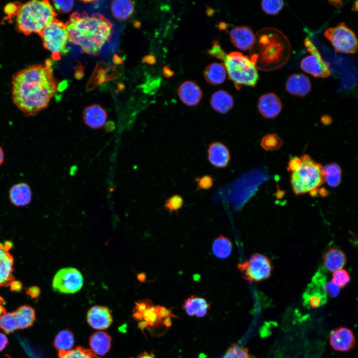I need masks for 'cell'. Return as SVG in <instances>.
<instances>
[{
  "label": "cell",
  "instance_id": "obj_43",
  "mask_svg": "<svg viewBox=\"0 0 358 358\" xmlns=\"http://www.w3.org/2000/svg\"><path fill=\"white\" fill-rule=\"evenodd\" d=\"M324 288L327 296L330 297H337L340 294V288L332 280L326 282Z\"/></svg>",
  "mask_w": 358,
  "mask_h": 358
},
{
  "label": "cell",
  "instance_id": "obj_27",
  "mask_svg": "<svg viewBox=\"0 0 358 358\" xmlns=\"http://www.w3.org/2000/svg\"><path fill=\"white\" fill-rule=\"evenodd\" d=\"M111 337L104 332H97L90 338L89 344L91 351L97 355L104 356L110 350Z\"/></svg>",
  "mask_w": 358,
  "mask_h": 358
},
{
  "label": "cell",
  "instance_id": "obj_53",
  "mask_svg": "<svg viewBox=\"0 0 358 358\" xmlns=\"http://www.w3.org/2000/svg\"><path fill=\"white\" fill-rule=\"evenodd\" d=\"M5 301L4 299L0 296V316L6 312L5 309L4 308Z\"/></svg>",
  "mask_w": 358,
  "mask_h": 358
},
{
  "label": "cell",
  "instance_id": "obj_51",
  "mask_svg": "<svg viewBox=\"0 0 358 358\" xmlns=\"http://www.w3.org/2000/svg\"><path fill=\"white\" fill-rule=\"evenodd\" d=\"M10 288L12 290L19 291L21 290L22 286L21 283L18 281L15 280L10 284Z\"/></svg>",
  "mask_w": 358,
  "mask_h": 358
},
{
  "label": "cell",
  "instance_id": "obj_24",
  "mask_svg": "<svg viewBox=\"0 0 358 358\" xmlns=\"http://www.w3.org/2000/svg\"><path fill=\"white\" fill-rule=\"evenodd\" d=\"M11 202L16 206H24L31 201L32 192L30 186L25 182H20L11 186L9 191Z\"/></svg>",
  "mask_w": 358,
  "mask_h": 358
},
{
  "label": "cell",
  "instance_id": "obj_7",
  "mask_svg": "<svg viewBox=\"0 0 358 358\" xmlns=\"http://www.w3.org/2000/svg\"><path fill=\"white\" fill-rule=\"evenodd\" d=\"M171 311L163 306H154L148 300L136 303L134 316L140 321L139 326L143 329L148 326L155 327L163 324L171 325Z\"/></svg>",
  "mask_w": 358,
  "mask_h": 358
},
{
  "label": "cell",
  "instance_id": "obj_44",
  "mask_svg": "<svg viewBox=\"0 0 358 358\" xmlns=\"http://www.w3.org/2000/svg\"><path fill=\"white\" fill-rule=\"evenodd\" d=\"M210 55L221 60H224L227 54L218 43L215 42L212 48L208 51Z\"/></svg>",
  "mask_w": 358,
  "mask_h": 358
},
{
  "label": "cell",
  "instance_id": "obj_18",
  "mask_svg": "<svg viewBox=\"0 0 358 358\" xmlns=\"http://www.w3.org/2000/svg\"><path fill=\"white\" fill-rule=\"evenodd\" d=\"M88 324L93 328L103 330L108 328L112 323V317L108 308L101 306H94L87 313Z\"/></svg>",
  "mask_w": 358,
  "mask_h": 358
},
{
  "label": "cell",
  "instance_id": "obj_30",
  "mask_svg": "<svg viewBox=\"0 0 358 358\" xmlns=\"http://www.w3.org/2000/svg\"><path fill=\"white\" fill-rule=\"evenodd\" d=\"M112 15L118 20H126L134 12L133 2L128 0H115L111 2Z\"/></svg>",
  "mask_w": 358,
  "mask_h": 358
},
{
  "label": "cell",
  "instance_id": "obj_42",
  "mask_svg": "<svg viewBox=\"0 0 358 358\" xmlns=\"http://www.w3.org/2000/svg\"><path fill=\"white\" fill-rule=\"evenodd\" d=\"M199 189H208L213 184V179L211 176L205 175L200 178H195Z\"/></svg>",
  "mask_w": 358,
  "mask_h": 358
},
{
  "label": "cell",
  "instance_id": "obj_54",
  "mask_svg": "<svg viewBox=\"0 0 358 358\" xmlns=\"http://www.w3.org/2000/svg\"><path fill=\"white\" fill-rule=\"evenodd\" d=\"M321 122L325 125H328L332 122V118L328 115H324L321 117Z\"/></svg>",
  "mask_w": 358,
  "mask_h": 358
},
{
  "label": "cell",
  "instance_id": "obj_37",
  "mask_svg": "<svg viewBox=\"0 0 358 358\" xmlns=\"http://www.w3.org/2000/svg\"><path fill=\"white\" fill-rule=\"evenodd\" d=\"M0 328L6 333H10L17 330L12 312H5L0 316Z\"/></svg>",
  "mask_w": 358,
  "mask_h": 358
},
{
  "label": "cell",
  "instance_id": "obj_55",
  "mask_svg": "<svg viewBox=\"0 0 358 358\" xmlns=\"http://www.w3.org/2000/svg\"><path fill=\"white\" fill-rule=\"evenodd\" d=\"M123 60L119 56L115 55L113 58V62L116 65L120 64L123 63Z\"/></svg>",
  "mask_w": 358,
  "mask_h": 358
},
{
  "label": "cell",
  "instance_id": "obj_1",
  "mask_svg": "<svg viewBox=\"0 0 358 358\" xmlns=\"http://www.w3.org/2000/svg\"><path fill=\"white\" fill-rule=\"evenodd\" d=\"M51 62L28 66L12 77L13 103L26 116H34L49 104L57 90Z\"/></svg>",
  "mask_w": 358,
  "mask_h": 358
},
{
  "label": "cell",
  "instance_id": "obj_25",
  "mask_svg": "<svg viewBox=\"0 0 358 358\" xmlns=\"http://www.w3.org/2000/svg\"><path fill=\"white\" fill-rule=\"evenodd\" d=\"M210 103L214 110L222 114H225L233 108L234 100L228 92L223 90H219L212 94Z\"/></svg>",
  "mask_w": 358,
  "mask_h": 358
},
{
  "label": "cell",
  "instance_id": "obj_11",
  "mask_svg": "<svg viewBox=\"0 0 358 358\" xmlns=\"http://www.w3.org/2000/svg\"><path fill=\"white\" fill-rule=\"evenodd\" d=\"M304 45L310 55L301 60V69L316 78H326L330 76L331 72L329 64L322 58L319 51L311 40L306 39Z\"/></svg>",
  "mask_w": 358,
  "mask_h": 358
},
{
  "label": "cell",
  "instance_id": "obj_35",
  "mask_svg": "<svg viewBox=\"0 0 358 358\" xmlns=\"http://www.w3.org/2000/svg\"><path fill=\"white\" fill-rule=\"evenodd\" d=\"M260 145L265 150L273 151L278 150L281 147L282 140L276 134H268L262 138Z\"/></svg>",
  "mask_w": 358,
  "mask_h": 358
},
{
  "label": "cell",
  "instance_id": "obj_26",
  "mask_svg": "<svg viewBox=\"0 0 358 358\" xmlns=\"http://www.w3.org/2000/svg\"><path fill=\"white\" fill-rule=\"evenodd\" d=\"M209 306L204 298L191 295L184 301L183 308L189 316L203 317L206 315Z\"/></svg>",
  "mask_w": 358,
  "mask_h": 358
},
{
  "label": "cell",
  "instance_id": "obj_47",
  "mask_svg": "<svg viewBox=\"0 0 358 358\" xmlns=\"http://www.w3.org/2000/svg\"><path fill=\"white\" fill-rule=\"evenodd\" d=\"M8 344V340L6 336L0 333V352L2 351Z\"/></svg>",
  "mask_w": 358,
  "mask_h": 358
},
{
  "label": "cell",
  "instance_id": "obj_19",
  "mask_svg": "<svg viewBox=\"0 0 358 358\" xmlns=\"http://www.w3.org/2000/svg\"><path fill=\"white\" fill-rule=\"evenodd\" d=\"M83 118L85 123L89 127L98 129L102 128L105 124L107 114L101 106L93 104L85 108Z\"/></svg>",
  "mask_w": 358,
  "mask_h": 358
},
{
  "label": "cell",
  "instance_id": "obj_4",
  "mask_svg": "<svg viewBox=\"0 0 358 358\" xmlns=\"http://www.w3.org/2000/svg\"><path fill=\"white\" fill-rule=\"evenodd\" d=\"M301 159L300 168L291 172L290 182L292 189L297 195L309 192L315 196L318 188L325 182L323 167L307 154L303 155Z\"/></svg>",
  "mask_w": 358,
  "mask_h": 358
},
{
  "label": "cell",
  "instance_id": "obj_12",
  "mask_svg": "<svg viewBox=\"0 0 358 358\" xmlns=\"http://www.w3.org/2000/svg\"><path fill=\"white\" fill-rule=\"evenodd\" d=\"M83 285V277L77 269L69 267L59 270L52 280V288L61 293H74L80 290Z\"/></svg>",
  "mask_w": 358,
  "mask_h": 358
},
{
  "label": "cell",
  "instance_id": "obj_13",
  "mask_svg": "<svg viewBox=\"0 0 358 358\" xmlns=\"http://www.w3.org/2000/svg\"><path fill=\"white\" fill-rule=\"evenodd\" d=\"M12 246L11 242H0V287L10 285L14 281V259L9 253Z\"/></svg>",
  "mask_w": 358,
  "mask_h": 358
},
{
  "label": "cell",
  "instance_id": "obj_6",
  "mask_svg": "<svg viewBox=\"0 0 358 358\" xmlns=\"http://www.w3.org/2000/svg\"><path fill=\"white\" fill-rule=\"evenodd\" d=\"M42 38L44 47L52 53V58L59 60L67 53L68 33L65 24L55 19L39 34Z\"/></svg>",
  "mask_w": 358,
  "mask_h": 358
},
{
  "label": "cell",
  "instance_id": "obj_39",
  "mask_svg": "<svg viewBox=\"0 0 358 358\" xmlns=\"http://www.w3.org/2000/svg\"><path fill=\"white\" fill-rule=\"evenodd\" d=\"M332 280L340 288H343L351 281L350 274L347 270L340 269L333 272Z\"/></svg>",
  "mask_w": 358,
  "mask_h": 358
},
{
  "label": "cell",
  "instance_id": "obj_20",
  "mask_svg": "<svg viewBox=\"0 0 358 358\" xmlns=\"http://www.w3.org/2000/svg\"><path fill=\"white\" fill-rule=\"evenodd\" d=\"M178 94L180 100L188 106H193L199 103L202 97V92L195 83L186 81L178 89Z\"/></svg>",
  "mask_w": 358,
  "mask_h": 358
},
{
  "label": "cell",
  "instance_id": "obj_49",
  "mask_svg": "<svg viewBox=\"0 0 358 358\" xmlns=\"http://www.w3.org/2000/svg\"><path fill=\"white\" fill-rule=\"evenodd\" d=\"M143 61L149 64H154L156 62V59L153 55H147L143 58Z\"/></svg>",
  "mask_w": 358,
  "mask_h": 358
},
{
  "label": "cell",
  "instance_id": "obj_17",
  "mask_svg": "<svg viewBox=\"0 0 358 358\" xmlns=\"http://www.w3.org/2000/svg\"><path fill=\"white\" fill-rule=\"evenodd\" d=\"M282 108V103L274 93H267L259 98L258 108L260 114L265 118L275 117L280 113Z\"/></svg>",
  "mask_w": 358,
  "mask_h": 358
},
{
  "label": "cell",
  "instance_id": "obj_15",
  "mask_svg": "<svg viewBox=\"0 0 358 358\" xmlns=\"http://www.w3.org/2000/svg\"><path fill=\"white\" fill-rule=\"evenodd\" d=\"M356 343L354 333L347 327L340 326L331 332L330 344L336 351L348 352L354 348Z\"/></svg>",
  "mask_w": 358,
  "mask_h": 358
},
{
  "label": "cell",
  "instance_id": "obj_48",
  "mask_svg": "<svg viewBox=\"0 0 358 358\" xmlns=\"http://www.w3.org/2000/svg\"><path fill=\"white\" fill-rule=\"evenodd\" d=\"M40 291L38 288L36 287H31L28 290V293L31 297L35 298L38 296Z\"/></svg>",
  "mask_w": 358,
  "mask_h": 358
},
{
  "label": "cell",
  "instance_id": "obj_5",
  "mask_svg": "<svg viewBox=\"0 0 358 358\" xmlns=\"http://www.w3.org/2000/svg\"><path fill=\"white\" fill-rule=\"evenodd\" d=\"M224 66L230 79L239 90L242 85L254 87L259 79L256 65L251 58L238 52L227 55Z\"/></svg>",
  "mask_w": 358,
  "mask_h": 358
},
{
  "label": "cell",
  "instance_id": "obj_52",
  "mask_svg": "<svg viewBox=\"0 0 358 358\" xmlns=\"http://www.w3.org/2000/svg\"><path fill=\"white\" fill-rule=\"evenodd\" d=\"M155 358L154 355L152 353H148L147 352L143 353L142 354H141L138 356H137L136 358Z\"/></svg>",
  "mask_w": 358,
  "mask_h": 358
},
{
  "label": "cell",
  "instance_id": "obj_10",
  "mask_svg": "<svg viewBox=\"0 0 358 358\" xmlns=\"http://www.w3.org/2000/svg\"><path fill=\"white\" fill-rule=\"evenodd\" d=\"M326 270L324 267L320 268L303 293V305L307 309L319 308L327 303V296L324 288L327 282Z\"/></svg>",
  "mask_w": 358,
  "mask_h": 358
},
{
  "label": "cell",
  "instance_id": "obj_58",
  "mask_svg": "<svg viewBox=\"0 0 358 358\" xmlns=\"http://www.w3.org/2000/svg\"><path fill=\"white\" fill-rule=\"evenodd\" d=\"M82 1L84 3H92L94 2H96V1H95V0H83Z\"/></svg>",
  "mask_w": 358,
  "mask_h": 358
},
{
  "label": "cell",
  "instance_id": "obj_22",
  "mask_svg": "<svg viewBox=\"0 0 358 358\" xmlns=\"http://www.w3.org/2000/svg\"><path fill=\"white\" fill-rule=\"evenodd\" d=\"M311 84L308 77L302 74L291 75L286 83V90L291 94L304 96L310 91Z\"/></svg>",
  "mask_w": 358,
  "mask_h": 358
},
{
  "label": "cell",
  "instance_id": "obj_16",
  "mask_svg": "<svg viewBox=\"0 0 358 358\" xmlns=\"http://www.w3.org/2000/svg\"><path fill=\"white\" fill-rule=\"evenodd\" d=\"M230 40L237 48L243 50H250L253 47L256 37L252 30L248 26H237L230 32Z\"/></svg>",
  "mask_w": 358,
  "mask_h": 358
},
{
  "label": "cell",
  "instance_id": "obj_3",
  "mask_svg": "<svg viewBox=\"0 0 358 358\" xmlns=\"http://www.w3.org/2000/svg\"><path fill=\"white\" fill-rule=\"evenodd\" d=\"M15 14L17 29L26 35L39 34L57 15L49 1L36 0L19 5Z\"/></svg>",
  "mask_w": 358,
  "mask_h": 358
},
{
  "label": "cell",
  "instance_id": "obj_40",
  "mask_svg": "<svg viewBox=\"0 0 358 358\" xmlns=\"http://www.w3.org/2000/svg\"><path fill=\"white\" fill-rule=\"evenodd\" d=\"M183 204V198L180 195L176 194L166 200L165 207L170 212L177 211L182 207Z\"/></svg>",
  "mask_w": 358,
  "mask_h": 358
},
{
  "label": "cell",
  "instance_id": "obj_2",
  "mask_svg": "<svg viewBox=\"0 0 358 358\" xmlns=\"http://www.w3.org/2000/svg\"><path fill=\"white\" fill-rule=\"evenodd\" d=\"M65 24L69 41L81 48L83 53L97 55L112 34L113 26L104 15L86 11L73 13Z\"/></svg>",
  "mask_w": 358,
  "mask_h": 358
},
{
  "label": "cell",
  "instance_id": "obj_31",
  "mask_svg": "<svg viewBox=\"0 0 358 358\" xmlns=\"http://www.w3.org/2000/svg\"><path fill=\"white\" fill-rule=\"evenodd\" d=\"M212 250L214 255L219 259H227L232 251V244L230 240L223 235L217 237L213 242Z\"/></svg>",
  "mask_w": 358,
  "mask_h": 358
},
{
  "label": "cell",
  "instance_id": "obj_56",
  "mask_svg": "<svg viewBox=\"0 0 358 358\" xmlns=\"http://www.w3.org/2000/svg\"><path fill=\"white\" fill-rule=\"evenodd\" d=\"M4 159V155L2 149L0 146V166L3 163Z\"/></svg>",
  "mask_w": 358,
  "mask_h": 358
},
{
  "label": "cell",
  "instance_id": "obj_8",
  "mask_svg": "<svg viewBox=\"0 0 358 358\" xmlns=\"http://www.w3.org/2000/svg\"><path fill=\"white\" fill-rule=\"evenodd\" d=\"M237 267L243 277L250 282L267 279L270 276L272 270L271 260L259 253L254 254L248 261L238 264Z\"/></svg>",
  "mask_w": 358,
  "mask_h": 358
},
{
  "label": "cell",
  "instance_id": "obj_34",
  "mask_svg": "<svg viewBox=\"0 0 358 358\" xmlns=\"http://www.w3.org/2000/svg\"><path fill=\"white\" fill-rule=\"evenodd\" d=\"M58 358H101L95 355L92 351L82 347H77L75 349L60 351L58 353Z\"/></svg>",
  "mask_w": 358,
  "mask_h": 358
},
{
  "label": "cell",
  "instance_id": "obj_33",
  "mask_svg": "<svg viewBox=\"0 0 358 358\" xmlns=\"http://www.w3.org/2000/svg\"><path fill=\"white\" fill-rule=\"evenodd\" d=\"M74 344L73 333L68 330L59 332L56 336L53 345L59 352L69 351Z\"/></svg>",
  "mask_w": 358,
  "mask_h": 358
},
{
  "label": "cell",
  "instance_id": "obj_29",
  "mask_svg": "<svg viewBox=\"0 0 358 358\" xmlns=\"http://www.w3.org/2000/svg\"><path fill=\"white\" fill-rule=\"evenodd\" d=\"M226 70L224 64L213 63L205 69L203 75L206 81L213 85L222 84L226 78Z\"/></svg>",
  "mask_w": 358,
  "mask_h": 358
},
{
  "label": "cell",
  "instance_id": "obj_46",
  "mask_svg": "<svg viewBox=\"0 0 358 358\" xmlns=\"http://www.w3.org/2000/svg\"><path fill=\"white\" fill-rule=\"evenodd\" d=\"M84 76V67L80 64L75 67V77L78 79H82Z\"/></svg>",
  "mask_w": 358,
  "mask_h": 358
},
{
  "label": "cell",
  "instance_id": "obj_14",
  "mask_svg": "<svg viewBox=\"0 0 358 358\" xmlns=\"http://www.w3.org/2000/svg\"><path fill=\"white\" fill-rule=\"evenodd\" d=\"M121 75V73L116 69L103 61H99L88 82L87 90L88 91L92 90L97 88L99 84L117 79Z\"/></svg>",
  "mask_w": 358,
  "mask_h": 358
},
{
  "label": "cell",
  "instance_id": "obj_45",
  "mask_svg": "<svg viewBox=\"0 0 358 358\" xmlns=\"http://www.w3.org/2000/svg\"><path fill=\"white\" fill-rule=\"evenodd\" d=\"M302 165V159L297 157H293L290 159L289 163L287 170L291 172L298 171L301 167Z\"/></svg>",
  "mask_w": 358,
  "mask_h": 358
},
{
  "label": "cell",
  "instance_id": "obj_50",
  "mask_svg": "<svg viewBox=\"0 0 358 358\" xmlns=\"http://www.w3.org/2000/svg\"><path fill=\"white\" fill-rule=\"evenodd\" d=\"M163 73L164 76L167 78L171 77L174 74V72L168 66H165L163 68Z\"/></svg>",
  "mask_w": 358,
  "mask_h": 358
},
{
  "label": "cell",
  "instance_id": "obj_57",
  "mask_svg": "<svg viewBox=\"0 0 358 358\" xmlns=\"http://www.w3.org/2000/svg\"><path fill=\"white\" fill-rule=\"evenodd\" d=\"M146 278L145 275L144 273H140L138 275V278L140 281H143Z\"/></svg>",
  "mask_w": 358,
  "mask_h": 358
},
{
  "label": "cell",
  "instance_id": "obj_23",
  "mask_svg": "<svg viewBox=\"0 0 358 358\" xmlns=\"http://www.w3.org/2000/svg\"><path fill=\"white\" fill-rule=\"evenodd\" d=\"M347 257L343 251L337 247L329 249L324 254L323 263L324 268L330 271L341 269L346 265Z\"/></svg>",
  "mask_w": 358,
  "mask_h": 358
},
{
  "label": "cell",
  "instance_id": "obj_41",
  "mask_svg": "<svg viewBox=\"0 0 358 358\" xmlns=\"http://www.w3.org/2000/svg\"><path fill=\"white\" fill-rule=\"evenodd\" d=\"M53 2L56 9L62 13L69 12L74 6L73 0H54Z\"/></svg>",
  "mask_w": 358,
  "mask_h": 358
},
{
  "label": "cell",
  "instance_id": "obj_9",
  "mask_svg": "<svg viewBox=\"0 0 358 358\" xmlns=\"http://www.w3.org/2000/svg\"><path fill=\"white\" fill-rule=\"evenodd\" d=\"M324 36L331 42L336 52L354 54L357 51L358 41L355 32L343 22L327 28Z\"/></svg>",
  "mask_w": 358,
  "mask_h": 358
},
{
  "label": "cell",
  "instance_id": "obj_28",
  "mask_svg": "<svg viewBox=\"0 0 358 358\" xmlns=\"http://www.w3.org/2000/svg\"><path fill=\"white\" fill-rule=\"evenodd\" d=\"M17 329H24L31 326L35 320V311L32 307L24 305L12 312Z\"/></svg>",
  "mask_w": 358,
  "mask_h": 358
},
{
  "label": "cell",
  "instance_id": "obj_21",
  "mask_svg": "<svg viewBox=\"0 0 358 358\" xmlns=\"http://www.w3.org/2000/svg\"><path fill=\"white\" fill-rule=\"evenodd\" d=\"M207 154L209 161L216 168H224L229 163L230 160L229 150L221 142L211 143L208 147Z\"/></svg>",
  "mask_w": 358,
  "mask_h": 358
},
{
  "label": "cell",
  "instance_id": "obj_38",
  "mask_svg": "<svg viewBox=\"0 0 358 358\" xmlns=\"http://www.w3.org/2000/svg\"><path fill=\"white\" fill-rule=\"evenodd\" d=\"M261 6L263 10L267 14L275 15L282 9L284 2L281 0H263Z\"/></svg>",
  "mask_w": 358,
  "mask_h": 358
},
{
  "label": "cell",
  "instance_id": "obj_32",
  "mask_svg": "<svg viewBox=\"0 0 358 358\" xmlns=\"http://www.w3.org/2000/svg\"><path fill=\"white\" fill-rule=\"evenodd\" d=\"M324 181L331 187H336L341 183L342 172L340 166L333 163L323 167Z\"/></svg>",
  "mask_w": 358,
  "mask_h": 358
},
{
  "label": "cell",
  "instance_id": "obj_36",
  "mask_svg": "<svg viewBox=\"0 0 358 358\" xmlns=\"http://www.w3.org/2000/svg\"><path fill=\"white\" fill-rule=\"evenodd\" d=\"M222 358H256L249 354L247 348L238 345H232L227 350Z\"/></svg>",
  "mask_w": 358,
  "mask_h": 358
}]
</instances>
